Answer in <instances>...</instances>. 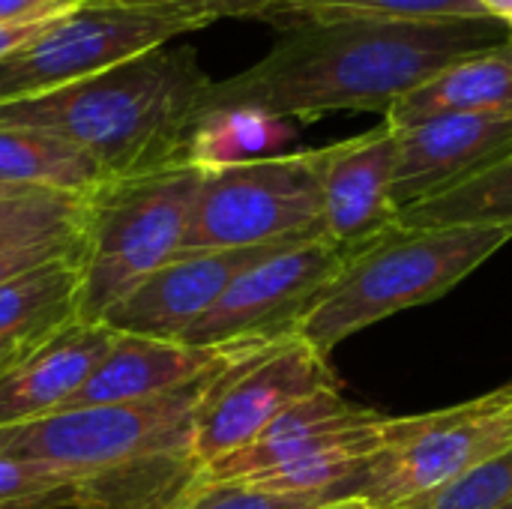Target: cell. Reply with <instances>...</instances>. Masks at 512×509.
Returning a JSON list of instances; mask_svg holds the SVG:
<instances>
[{
	"instance_id": "cell-22",
	"label": "cell",
	"mask_w": 512,
	"mask_h": 509,
	"mask_svg": "<svg viewBox=\"0 0 512 509\" xmlns=\"http://www.w3.org/2000/svg\"><path fill=\"white\" fill-rule=\"evenodd\" d=\"M90 198L45 192V189H24L15 195H3L0 198V249L84 237Z\"/></svg>"
},
{
	"instance_id": "cell-1",
	"label": "cell",
	"mask_w": 512,
	"mask_h": 509,
	"mask_svg": "<svg viewBox=\"0 0 512 509\" xmlns=\"http://www.w3.org/2000/svg\"><path fill=\"white\" fill-rule=\"evenodd\" d=\"M495 18L294 21L249 69L213 81L204 111L249 108L291 123L387 111L447 66L507 42Z\"/></svg>"
},
{
	"instance_id": "cell-20",
	"label": "cell",
	"mask_w": 512,
	"mask_h": 509,
	"mask_svg": "<svg viewBox=\"0 0 512 509\" xmlns=\"http://www.w3.org/2000/svg\"><path fill=\"white\" fill-rule=\"evenodd\" d=\"M0 509H129L123 492L90 474L0 456Z\"/></svg>"
},
{
	"instance_id": "cell-18",
	"label": "cell",
	"mask_w": 512,
	"mask_h": 509,
	"mask_svg": "<svg viewBox=\"0 0 512 509\" xmlns=\"http://www.w3.org/2000/svg\"><path fill=\"white\" fill-rule=\"evenodd\" d=\"M111 183L108 171L81 147L39 129L0 126V186L96 195Z\"/></svg>"
},
{
	"instance_id": "cell-10",
	"label": "cell",
	"mask_w": 512,
	"mask_h": 509,
	"mask_svg": "<svg viewBox=\"0 0 512 509\" xmlns=\"http://www.w3.org/2000/svg\"><path fill=\"white\" fill-rule=\"evenodd\" d=\"M300 243L309 240L180 252L150 279H144L117 309H111L105 324L117 333L180 342L219 303L240 273Z\"/></svg>"
},
{
	"instance_id": "cell-17",
	"label": "cell",
	"mask_w": 512,
	"mask_h": 509,
	"mask_svg": "<svg viewBox=\"0 0 512 509\" xmlns=\"http://www.w3.org/2000/svg\"><path fill=\"white\" fill-rule=\"evenodd\" d=\"M84 252L51 261L0 285V348L24 351L78 321Z\"/></svg>"
},
{
	"instance_id": "cell-33",
	"label": "cell",
	"mask_w": 512,
	"mask_h": 509,
	"mask_svg": "<svg viewBox=\"0 0 512 509\" xmlns=\"http://www.w3.org/2000/svg\"><path fill=\"white\" fill-rule=\"evenodd\" d=\"M15 192H24V189H12V186H0V198H3V195H15Z\"/></svg>"
},
{
	"instance_id": "cell-24",
	"label": "cell",
	"mask_w": 512,
	"mask_h": 509,
	"mask_svg": "<svg viewBox=\"0 0 512 509\" xmlns=\"http://www.w3.org/2000/svg\"><path fill=\"white\" fill-rule=\"evenodd\" d=\"M512 501V447L471 468L459 480L399 509H504Z\"/></svg>"
},
{
	"instance_id": "cell-28",
	"label": "cell",
	"mask_w": 512,
	"mask_h": 509,
	"mask_svg": "<svg viewBox=\"0 0 512 509\" xmlns=\"http://www.w3.org/2000/svg\"><path fill=\"white\" fill-rule=\"evenodd\" d=\"M72 9V6H69ZM60 12L66 9H57V12H48V15H39V18H27V21H15V24H0V63L15 54L21 45H27L39 30H45Z\"/></svg>"
},
{
	"instance_id": "cell-7",
	"label": "cell",
	"mask_w": 512,
	"mask_h": 509,
	"mask_svg": "<svg viewBox=\"0 0 512 509\" xmlns=\"http://www.w3.org/2000/svg\"><path fill=\"white\" fill-rule=\"evenodd\" d=\"M512 447V390L456 408L390 420V447L372 456L339 498L399 509Z\"/></svg>"
},
{
	"instance_id": "cell-23",
	"label": "cell",
	"mask_w": 512,
	"mask_h": 509,
	"mask_svg": "<svg viewBox=\"0 0 512 509\" xmlns=\"http://www.w3.org/2000/svg\"><path fill=\"white\" fill-rule=\"evenodd\" d=\"M447 21V18H489L480 0H285V27L294 21Z\"/></svg>"
},
{
	"instance_id": "cell-8",
	"label": "cell",
	"mask_w": 512,
	"mask_h": 509,
	"mask_svg": "<svg viewBox=\"0 0 512 509\" xmlns=\"http://www.w3.org/2000/svg\"><path fill=\"white\" fill-rule=\"evenodd\" d=\"M336 387L327 357L300 336L243 351L207 387L192 426V459L201 468L252 444L291 405Z\"/></svg>"
},
{
	"instance_id": "cell-4",
	"label": "cell",
	"mask_w": 512,
	"mask_h": 509,
	"mask_svg": "<svg viewBox=\"0 0 512 509\" xmlns=\"http://www.w3.org/2000/svg\"><path fill=\"white\" fill-rule=\"evenodd\" d=\"M201 177L204 171L177 165L111 180L90 198L78 321L105 324L111 309L183 249Z\"/></svg>"
},
{
	"instance_id": "cell-14",
	"label": "cell",
	"mask_w": 512,
	"mask_h": 509,
	"mask_svg": "<svg viewBox=\"0 0 512 509\" xmlns=\"http://www.w3.org/2000/svg\"><path fill=\"white\" fill-rule=\"evenodd\" d=\"M249 348L255 345L198 348L171 339L117 333L105 360L60 411L156 399L216 375Z\"/></svg>"
},
{
	"instance_id": "cell-21",
	"label": "cell",
	"mask_w": 512,
	"mask_h": 509,
	"mask_svg": "<svg viewBox=\"0 0 512 509\" xmlns=\"http://www.w3.org/2000/svg\"><path fill=\"white\" fill-rule=\"evenodd\" d=\"M402 228H510L512 231V153L471 177L468 183L414 204L396 219Z\"/></svg>"
},
{
	"instance_id": "cell-5",
	"label": "cell",
	"mask_w": 512,
	"mask_h": 509,
	"mask_svg": "<svg viewBox=\"0 0 512 509\" xmlns=\"http://www.w3.org/2000/svg\"><path fill=\"white\" fill-rule=\"evenodd\" d=\"M324 159L318 147L204 171L180 252L327 237Z\"/></svg>"
},
{
	"instance_id": "cell-19",
	"label": "cell",
	"mask_w": 512,
	"mask_h": 509,
	"mask_svg": "<svg viewBox=\"0 0 512 509\" xmlns=\"http://www.w3.org/2000/svg\"><path fill=\"white\" fill-rule=\"evenodd\" d=\"M297 138V123L249 108L204 111L186 141L183 165L195 171H219L267 156H279Z\"/></svg>"
},
{
	"instance_id": "cell-29",
	"label": "cell",
	"mask_w": 512,
	"mask_h": 509,
	"mask_svg": "<svg viewBox=\"0 0 512 509\" xmlns=\"http://www.w3.org/2000/svg\"><path fill=\"white\" fill-rule=\"evenodd\" d=\"M87 0H0V24H15L27 18H39L57 9H69Z\"/></svg>"
},
{
	"instance_id": "cell-13",
	"label": "cell",
	"mask_w": 512,
	"mask_h": 509,
	"mask_svg": "<svg viewBox=\"0 0 512 509\" xmlns=\"http://www.w3.org/2000/svg\"><path fill=\"white\" fill-rule=\"evenodd\" d=\"M384 417L372 408H363L345 399L336 387L318 390L315 396L291 405L279 414L252 444L240 447L231 456H222L198 471V480L231 483V480H258L279 468L306 462L333 447L351 444L369 435Z\"/></svg>"
},
{
	"instance_id": "cell-6",
	"label": "cell",
	"mask_w": 512,
	"mask_h": 509,
	"mask_svg": "<svg viewBox=\"0 0 512 509\" xmlns=\"http://www.w3.org/2000/svg\"><path fill=\"white\" fill-rule=\"evenodd\" d=\"M201 27L198 18L168 6L135 0L78 3L0 63V105L69 87Z\"/></svg>"
},
{
	"instance_id": "cell-12",
	"label": "cell",
	"mask_w": 512,
	"mask_h": 509,
	"mask_svg": "<svg viewBox=\"0 0 512 509\" xmlns=\"http://www.w3.org/2000/svg\"><path fill=\"white\" fill-rule=\"evenodd\" d=\"M396 147L399 129L390 120L327 147L321 222L327 240L345 252H354L396 228Z\"/></svg>"
},
{
	"instance_id": "cell-27",
	"label": "cell",
	"mask_w": 512,
	"mask_h": 509,
	"mask_svg": "<svg viewBox=\"0 0 512 509\" xmlns=\"http://www.w3.org/2000/svg\"><path fill=\"white\" fill-rule=\"evenodd\" d=\"M75 252H84V237L75 240H45V243H24V246H6L0 249V285L30 273L36 267H45L51 261L69 258Z\"/></svg>"
},
{
	"instance_id": "cell-2",
	"label": "cell",
	"mask_w": 512,
	"mask_h": 509,
	"mask_svg": "<svg viewBox=\"0 0 512 509\" xmlns=\"http://www.w3.org/2000/svg\"><path fill=\"white\" fill-rule=\"evenodd\" d=\"M213 78L195 48H156L69 87L3 102L0 126L51 132L93 156L111 180L183 165Z\"/></svg>"
},
{
	"instance_id": "cell-25",
	"label": "cell",
	"mask_w": 512,
	"mask_h": 509,
	"mask_svg": "<svg viewBox=\"0 0 512 509\" xmlns=\"http://www.w3.org/2000/svg\"><path fill=\"white\" fill-rule=\"evenodd\" d=\"M327 501V495H294L243 480L207 483L195 477L168 509H315Z\"/></svg>"
},
{
	"instance_id": "cell-34",
	"label": "cell",
	"mask_w": 512,
	"mask_h": 509,
	"mask_svg": "<svg viewBox=\"0 0 512 509\" xmlns=\"http://www.w3.org/2000/svg\"><path fill=\"white\" fill-rule=\"evenodd\" d=\"M504 509H512V501H510V504H507V507H504Z\"/></svg>"
},
{
	"instance_id": "cell-15",
	"label": "cell",
	"mask_w": 512,
	"mask_h": 509,
	"mask_svg": "<svg viewBox=\"0 0 512 509\" xmlns=\"http://www.w3.org/2000/svg\"><path fill=\"white\" fill-rule=\"evenodd\" d=\"M117 339L108 324L72 321L18 351L0 369V429L57 414L96 372Z\"/></svg>"
},
{
	"instance_id": "cell-32",
	"label": "cell",
	"mask_w": 512,
	"mask_h": 509,
	"mask_svg": "<svg viewBox=\"0 0 512 509\" xmlns=\"http://www.w3.org/2000/svg\"><path fill=\"white\" fill-rule=\"evenodd\" d=\"M15 354H18V351H12V348H0V369H3V366H6V363L15 357Z\"/></svg>"
},
{
	"instance_id": "cell-16",
	"label": "cell",
	"mask_w": 512,
	"mask_h": 509,
	"mask_svg": "<svg viewBox=\"0 0 512 509\" xmlns=\"http://www.w3.org/2000/svg\"><path fill=\"white\" fill-rule=\"evenodd\" d=\"M447 114H512V36L447 66L396 102L384 120L405 129Z\"/></svg>"
},
{
	"instance_id": "cell-3",
	"label": "cell",
	"mask_w": 512,
	"mask_h": 509,
	"mask_svg": "<svg viewBox=\"0 0 512 509\" xmlns=\"http://www.w3.org/2000/svg\"><path fill=\"white\" fill-rule=\"evenodd\" d=\"M510 240V228H402L396 222L378 240L348 252L297 324V336L330 357L354 333L444 297Z\"/></svg>"
},
{
	"instance_id": "cell-31",
	"label": "cell",
	"mask_w": 512,
	"mask_h": 509,
	"mask_svg": "<svg viewBox=\"0 0 512 509\" xmlns=\"http://www.w3.org/2000/svg\"><path fill=\"white\" fill-rule=\"evenodd\" d=\"M315 509H375L369 501H363V498H336V501H327V504H321V507Z\"/></svg>"
},
{
	"instance_id": "cell-30",
	"label": "cell",
	"mask_w": 512,
	"mask_h": 509,
	"mask_svg": "<svg viewBox=\"0 0 512 509\" xmlns=\"http://www.w3.org/2000/svg\"><path fill=\"white\" fill-rule=\"evenodd\" d=\"M480 6H483V12H486L489 18L507 24L512 30V0H480Z\"/></svg>"
},
{
	"instance_id": "cell-11",
	"label": "cell",
	"mask_w": 512,
	"mask_h": 509,
	"mask_svg": "<svg viewBox=\"0 0 512 509\" xmlns=\"http://www.w3.org/2000/svg\"><path fill=\"white\" fill-rule=\"evenodd\" d=\"M512 153V114H447L399 129L393 204L432 201Z\"/></svg>"
},
{
	"instance_id": "cell-26",
	"label": "cell",
	"mask_w": 512,
	"mask_h": 509,
	"mask_svg": "<svg viewBox=\"0 0 512 509\" xmlns=\"http://www.w3.org/2000/svg\"><path fill=\"white\" fill-rule=\"evenodd\" d=\"M150 6L180 9L198 18L204 27L222 18H255V21H276L285 27V0H135Z\"/></svg>"
},
{
	"instance_id": "cell-9",
	"label": "cell",
	"mask_w": 512,
	"mask_h": 509,
	"mask_svg": "<svg viewBox=\"0 0 512 509\" xmlns=\"http://www.w3.org/2000/svg\"><path fill=\"white\" fill-rule=\"evenodd\" d=\"M345 258L342 246L321 237L249 267L180 342L231 348L297 336V324L342 270Z\"/></svg>"
}]
</instances>
